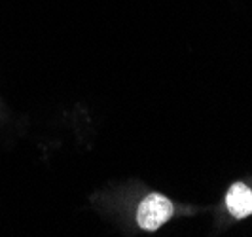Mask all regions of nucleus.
Masks as SVG:
<instances>
[{
	"label": "nucleus",
	"instance_id": "f257e3e1",
	"mask_svg": "<svg viewBox=\"0 0 252 237\" xmlns=\"http://www.w3.org/2000/svg\"><path fill=\"white\" fill-rule=\"evenodd\" d=\"M175 214V205L163 194H148L139 203L137 209V222L144 232H156L167 224Z\"/></svg>",
	"mask_w": 252,
	"mask_h": 237
},
{
	"label": "nucleus",
	"instance_id": "f03ea898",
	"mask_svg": "<svg viewBox=\"0 0 252 237\" xmlns=\"http://www.w3.org/2000/svg\"><path fill=\"white\" fill-rule=\"evenodd\" d=\"M226 207L233 218H247L252 214V190L243 182H235L227 190Z\"/></svg>",
	"mask_w": 252,
	"mask_h": 237
}]
</instances>
